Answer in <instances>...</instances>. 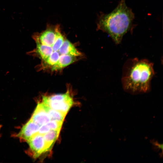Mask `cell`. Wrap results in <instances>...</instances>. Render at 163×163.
I'll list each match as a JSON object with an SVG mask.
<instances>
[{"mask_svg":"<svg viewBox=\"0 0 163 163\" xmlns=\"http://www.w3.org/2000/svg\"><path fill=\"white\" fill-rule=\"evenodd\" d=\"M153 64L146 59H128L123 67L122 83L124 90L137 94L150 90L155 74Z\"/></svg>","mask_w":163,"mask_h":163,"instance_id":"1","label":"cell"},{"mask_svg":"<svg viewBox=\"0 0 163 163\" xmlns=\"http://www.w3.org/2000/svg\"><path fill=\"white\" fill-rule=\"evenodd\" d=\"M134 14L126 5L125 0H121L111 12L101 14L97 22V29L107 33L118 44L123 36L134 28Z\"/></svg>","mask_w":163,"mask_h":163,"instance_id":"2","label":"cell"},{"mask_svg":"<svg viewBox=\"0 0 163 163\" xmlns=\"http://www.w3.org/2000/svg\"><path fill=\"white\" fill-rule=\"evenodd\" d=\"M42 102L51 108L66 114L74 103L68 91L64 94L43 96Z\"/></svg>","mask_w":163,"mask_h":163,"instance_id":"3","label":"cell"},{"mask_svg":"<svg viewBox=\"0 0 163 163\" xmlns=\"http://www.w3.org/2000/svg\"><path fill=\"white\" fill-rule=\"evenodd\" d=\"M27 142L35 158L38 157L42 154L47 152L43 135L38 133Z\"/></svg>","mask_w":163,"mask_h":163,"instance_id":"4","label":"cell"},{"mask_svg":"<svg viewBox=\"0 0 163 163\" xmlns=\"http://www.w3.org/2000/svg\"><path fill=\"white\" fill-rule=\"evenodd\" d=\"M40 126L30 119L22 127L17 136L27 141L38 133Z\"/></svg>","mask_w":163,"mask_h":163,"instance_id":"5","label":"cell"},{"mask_svg":"<svg viewBox=\"0 0 163 163\" xmlns=\"http://www.w3.org/2000/svg\"><path fill=\"white\" fill-rule=\"evenodd\" d=\"M30 119L40 126L51 120L42 102L38 103Z\"/></svg>","mask_w":163,"mask_h":163,"instance_id":"6","label":"cell"},{"mask_svg":"<svg viewBox=\"0 0 163 163\" xmlns=\"http://www.w3.org/2000/svg\"><path fill=\"white\" fill-rule=\"evenodd\" d=\"M59 28L55 30L48 29L43 32L36 39V42L47 46H51L53 44L57 37Z\"/></svg>","mask_w":163,"mask_h":163,"instance_id":"7","label":"cell"},{"mask_svg":"<svg viewBox=\"0 0 163 163\" xmlns=\"http://www.w3.org/2000/svg\"><path fill=\"white\" fill-rule=\"evenodd\" d=\"M59 52L61 55H69L75 57L81 56V53L69 40L65 39Z\"/></svg>","mask_w":163,"mask_h":163,"instance_id":"8","label":"cell"},{"mask_svg":"<svg viewBox=\"0 0 163 163\" xmlns=\"http://www.w3.org/2000/svg\"><path fill=\"white\" fill-rule=\"evenodd\" d=\"M76 57L69 55H64L59 58L56 63L51 68L52 71L61 69L66 67L76 60Z\"/></svg>","mask_w":163,"mask_h":163,"instance_id":"9","label":"cell"},{"mask_svg":"<svg viewBox=\"0 0 163 163\" xmlns=\"http://www.w3.org/2000/svg\"><path fill=\"white\" fill-rule=\"evenodd\" d=\"M60 131L51 129L43 135L47 151L52 148L55 142L59 136Z\"/></svg>","mask_w":163,"mask_h":163,"instance_id":"10","label":"cell"},{"mask_svg":"<svg viewBox=\"0 0 163 163\" xmlns=\"http://www.w3.org/2000/svg\"><path fill=\"white\" fill-rule=\"evenodd\" d=\"M43 104L46 110L50 117L51 120L63 122L66 114L52 109L44 103H43Z\"/></svg>","mask_w":163,"mask_h":163,"instance_id":"11","label":"cell"},{"mask_svg":"<svg viewBox=\"0 0 163 163\" xmlns=\"http://www.w3.org/2000/svg\"><path fill=\"white\" fill-rule=\"evenodd\" d=\"M63 122L54 120H50L46 123L50 130L60 131L61 129Z\"/></svg>","mask_w":163,"mask_h":163,"instance_id":"12","label":"cell"},{"mask_svg":"<svg viewBox=\"0 0 163 163\" xmlns=\"http://www.w3.org/2000/svg\"><path fill=\"white\" fill-rule=\"evenodd\" d=\"M50 130L49 126L46 123L40 126L38 133L43 135L48 132Z\"/></svg>","mask_w":163,"mask_h":163,"instance_id":"13","label":"cell"},{"mask_svg":"<svg viewBox=\"0 0 163 163\" xmlns=\"http://www.w3.org/2000/svg\"><path fill=\"white\" fill-rule=\"evenodd\" d=\"M1 126L0 125V128H1Z\"/></svg>","mask_w":163,"mask_h":163,"instance_id":"14","label":"cell"}]
</instances>
